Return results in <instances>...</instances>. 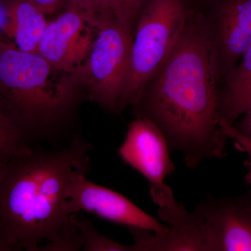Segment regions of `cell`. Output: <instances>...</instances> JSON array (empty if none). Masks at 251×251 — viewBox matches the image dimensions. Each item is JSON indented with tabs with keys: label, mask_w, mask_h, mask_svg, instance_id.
Masks as SVG:
<instances>
[{
	"label": "cell",
	"mask_w": 251,
	"mask_h": 251,
	"mask_svg": "<svg viewBox=\"0 0 251 251\" xmlns=\"http://www.w3.org/2000/svg\"><path fill=\"white\" fill-rule=\"evenodd\" d=\"M5 163H0V174H1V171H2L3 167H4Z\"/></svg>",
	"instance_id": "obj_22"
},
{
	"label": "cell",
	"mask_w": 251,
	"mask_h": 251,
	"mask_svg": "<svg viewBox=\"0 0 251 251\" xmlns=\"http://www.w3.org/2000/svg\"><path fill=\"white\" fill-rule=\"evenodd\" d=\"M90 159L75 168L67 192L65 210L69 215L90 213L126 226L160 232L166 227L121 193L92 182L87 178Z\"/></svg>",
	"instance_id": "obj_7"
},
{
	"label": "cell",
	"mask_w": 251,
	"mask_h": 251,
	"mask_svg": "<svg viewBox=\"0 0 251 251\" xmlns=\"http://www.w3.org/2000/svg\"><path fill=\"white\" fill-rule=\"evenodd\" d=\"M171 151L159 128L140 117L130 122L117 150L124 163L148 180L151 196L169 187L165 181L175 171Z\"/></svg>",
	"instance_id": "obj_9"
},
{
	"label": "cell",
	"mask_w": 251,
	"mask_h": 251,
	"mask_svg": "<svg viewBox=\"0 0 251 251\" xmlns=\"http://www.w3.org/2000/svg\"><path fill=\"white\" fill-rule=\"evenodd\" d=\"M133 31L110 18L97 29L88 58L72 77L83 85L89 98L117 111L129 72Z\"/></svg>",
	"instance_id": "obj_5"
},
{
	"label": "cell",
	"mask_w": 251,
	"mask_h": 251,
	"mask_svg": "<svg viewBox=\"0 0 251 251\" xmlns=\"http://www.w3.org/2000/svg\"><path fill=\"white\" fill-rule=\"evenodd\" d=\"M71 219L80 230L83 239L85 251H133L132 245L127 246L115 242L99 232L94 225L85 218L71 215Z\"/></svg>",
	"instance_id": "obj_14"
},
{
	"label": "cell",
	"mask_w": 251,
	"mask_h": 251,
	"mask_svg": "<svg viewBox=\"0 0 251 251\" xmlns=\"http://www.w3.org/2000/svg\"><path fill=\"white\" fill-rule=\"evenodd\" d=\"M46 15L53 14L61 0H30Z\"/></svg>",
	"instance_id": "obj_21"
},
{
	"label": "cell",
	"mask_w": 251,
	"mask_h": 251,
	"mask_svg": "<svg viewBox=\"0 0 251 251\" xmlns=\"http://www.w3.org/2000/svg\"><path fill=\"white\" fill-rule=\"evenodd\" d=\"M194 211L204 221L209 251H251V194L208 196Z\"/></svg>",
	"instance_id": "obj_10"
},
{
	"label": "cell",
	"mask_w": 251,
	"mask_h": 251,
	"mask_svg": "<svg viewBox=\"0 0 251 251\" xmlns=\"http://www.w3.org/2000/svg\"><path fill=\"white\" fill-rule=\"evenodd\" d=\"M53 72L40 54L21 50L0 34V109L31 148L50 135L77 99L76 82H54Z\"/></svg>",
	"instance_id": "obj_3"
},
{
	"label": "cell",
	"mask_w": 251,
	"mask_h": 251,
	"mask_svg": "<svg viewBox=\"0 0 251 251\" xmlns=\"http://www.w3.org/2000/svg\"><path fill=\"white\" fill-rule=\"evenodd\" d=\"M214 52L219 85L251 46V0H190Z\"/></svg>",
	"instance_id": "obj_6"
},
{
	"label": "cell",
	"mask_w": 251,
	"mask_h": 251,
	"mask_svg": "<svg viewBox=\"0 0 251 251\" xmlns=\"http://www.w3.org/2000/svg\"><path fill=\"white\" fill-rule=\"evenodd\" d=\"M2 5L6 16L3 34L21 50L37 52L49 24L46 15L30 0H7Z\"/></svg>",
	"instance_id": "obj_12"
},
{
	"label": "cell",
	"mask_w": 251,
	"mask_h": 251,
	"mask_svg": "<svg viewBox=\"0 0 251 251\" xmlns=\"http://www.w3.org/2000/svg\"><path fill=\"white\" fill-rule=\"evenodd\" d=\"M219 125L223 133L231 139L234 143V146L240 151H244L249 157L247 162L249 172L246 175L247 184L251 189V138L241 133L233 125L227 123L224 119L219 117Z\"/></svg>",
	"instance_id": "obj_19"
},
{
	"label": "cell",
	"mask_w": 251,
	"mask_h": 251,
	"mask_svg": "<svg viewBox=\"0 0 251 251\" xmlns=\"http://www.w3.org/2000/svg\"><path fill=\"white\" fill-rule=\"evenodd\" d=\"M83 239L80 230L71 219L53 239L44 243L38 251H77L82 250Z\"/></svg>",
	"instance_id": "obj_16"
},
{
	"label": "cell",
	"mask_w": 251,
	"mask_h": 251,
	"mask_svg": "<svg viewBox=\"0 0 251 251\" xmlns=\"http://www.w3.org/2000/svg\"><path fill=\"white\" fill-rule=\"evenodd\" d=\"M146 0H105L109 14L133 31Z\"/></svg>",
	"instance_id": "obj_17"
},
{
	"label": "cell",
	"mask_w": 251,
	"mask_h": 251,
	"mask_svg": "<svg viewBox=\"0 0 251 251\" xmlns=\"http://www.w3.org/2000/svg\"><path fill=\"white\" fill-rule=\"evenodd\" d=\"M28 146L17 130L0 109V163L29 151Z\"/></svg>",
	"instance_id": "obj_15"
},
{
	"label": "cell",
	"mask_w": 251,
	"mask_h": 251,
	"mask_svg": "<svg viewBox=\"0 0 251 251\" xmlns=\"http://www.w3.org/2000/svg\"><path fill=\"white\" fill-rule=\"evenodd\" d=\"M251 105V46L219 85L218 112L230 125Z\"/></svg>",
	"instance_id": "obj_13"
},
{
	"label": "cell",
	"mask_w": 251,
	"mask_h": 251,
	"mask_svg": "<svg viewBox=\"0 0 251 251\" xmlns=\"http://www.w3.org/2000/svg\"><path fill=\"white\" fill-rule=\"evenodd\" d=\"M88 17L75 6L67 9L49 22L37 52L56 72L75 74L86 62L95 36Z\"/></svg>",
	"instance_id": "obj_8"
},
{
	"label": "cell",
	"mask_w": 251,
	"mask_h": 251,
	"mask_svg": "<svg viewBox=\"0 0 251 251\" xmlns=\"http://www.w3.org/2000/svg\"><path fill=\"white\" fill-rule=\"evenodd\" d=\"M69 5L82 11L96 29L105 20L113 18L107 10L105 0H69Z\"/></svg>",
	"instance_id": "obj_18"
},
{
	"label": "cell",
	"mask_w": 251,
	"mask_h": 251,
	"mask_svg": "<svg viewBox=\"0 0 251 251\" xmlns=\"http://www.w3.org/2000/svg\"><path fill=\"white\" fill-rule=\"evenodd\" d=\"M92 149L75 136L66 148H31L5 163L0 174V251H38L70 221L68 187Z\"/></svg>",
	"instance_id": "obj_2"
},
{
	"label": "cell",
	"mask_w": 251,
	"mask_h": 251,
	"mask_svg": "<svg viewBox=\"0 0 251 251\" xmlns=\"http://www.w3.org/2000/svg\"><path fill=\"white\" fill-rule=\"evenodd\" d=\"M232 125L243 135L251 138V105Z\"/></svg>",
	"instance_id": "obj_20"
},
{
	"label": "cell",
	"mask_w": 251,
	"mask_h": 251,
	"mask_svg": "<svg viewBox=\"0 0 251 251\" xmlns=\"http://www.w3.org/2000/svg\"><path fill=\"white\" fill-rule=\"evenodd\" d=\"M190 0H146L133 33L129 72L117 111L133 106L187 23Z\"/></svg>",
	"instance_id": "obj_4"
},
{
	"label": "cell",
	"mask_w": 251,
	"mask_h": 251,
	"mask_svg": "<svg viewBox=\"0 0 251 251\" xmlns=\"http://www.w3.org/2000/svg\"><path fill=\"white\" fill-rule=\"evenodd\" d=\"M158 217L167 223L160 232L130 227L133 251H209L204 221L176 201L158 206Z\"/></svg>",
	"instance_id": "obj_11"
},
{
	"label": "cell",
	"mask_w": 251,
	"mask_h": 251,
	"mask_svg": "<svg viewBox=\"0 0 251 251\" xmlns=\"http://www.w3.org/2000/svg\"><path fill=\"white\" fill-rule=\"evenodd\" d=\"M214 52L201 18L191 6L171 53L147 82L133 105L137 117L159 128L171 151L191 169L226 154L228 138L219 125Z\"/></svg>",
	"instance_id": "obj_1"
},
{
	"label": "cell",
	"mask_w": 251,
	"mask_h": 251,
	"mask_svg": "<svg viewBox=\"0 0 251 251\" xmlns=\"http://www.w3.org/2000/svg\"><path fill=\"white\" fill-rule=\"evenodd\" d=\"M7 1V0H0V2L1 3V4H3V3H4L5 1Z\"/></svg>",
	"instance_id": "obj_23"
}]
</instances>
